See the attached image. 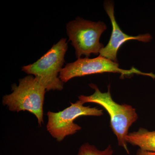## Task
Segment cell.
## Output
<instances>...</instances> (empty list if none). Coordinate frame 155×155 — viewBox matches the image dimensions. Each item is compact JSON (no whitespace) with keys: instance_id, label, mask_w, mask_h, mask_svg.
<instances>
[{"instance_id":"6da1fadb","label":"cell","mask_w":155,"mask_h":155,"mask_svg":"<svg viewBox=\"0 0 155 155\" xmlns=\"http://www.w3.org/2000/svg\"><path fill=\"white\" fill-rule=\"evenodd\" d=\"M90 86L94 90L91 95H81L79 100L84 104L92 103L102 107L108 112L110 119V126L113 133L117 137L118 145L125 150L127 154L129 151L126 141L128 130L138 119V115L135 109L127 104H119L112 98L110 92V85L107 92H102L97 87L93 84Z\"/></svg>"},{"instance_id":"7a4b0ae2","label":"cell","mask_w":155,"mask_h":155,"mask_svg":"<svg viewBox=\"0 0 155 155\" xmlns=\"http://www.w3.org/2000/svg\"><path fill=\"white\" fill-rule=\"evenodd\" d=\"M67 49V39L61 38L35 63L22 67V71L34 75L46 91L62 90L64 83L59 75L63 68Z\"/></svg>"},{"instance_id":"3957f363","label":"cell","mask_w":155,"mask_h":155,"mask_svg":"<svg viewBox=\"0 0 155 155\" xmlns=\"http://www.w3.org/2000/svg\"><path fill=\"white\" fill-rule=\"evenodd\" d=\"M11 94L3 97V104L14 112L27 111L37 118L39 125L43 121V105L46 90L31 75L19 79V85L12 86Z\"/></svg>"},{"instance_id":"277c9868","label":"cell","mask_w":155,"mask_h":155,"mask_svg":"<svg viewBox=\"0 0 155 155\" xmlns=\"http://www.w3.org/2000/svg\"><path fill=\"white\" fill-rule=\"evenodd\" d=\"M107 28L102 22H92L80 18L67 24V34L75 48L78 59L82 55L89 57L91 54H100L104 48L100 42V38Z\"/></svg>"},{"instance_id":"5b68a950","label":"cell","mask_w":155,"mask_h":155,"mask_svg":"<svg viewBox=\"0 0 155 155\" xmlns=\"http://www.w3.org/2000/svg\"><path fill=\"white\" fill-rule=\"evenodd\" d=\"M63 110L57 113L48 111L47 129L51 135L58 142L62 141L66 136L75 134L81 127L74 123L75 119L81 116H101L103 110L83 105L80 100Z\"/></svg>"},{"instance_id":"8992f818","label":"cell","mask_w":155,"mask_h":155,"mask_svg":"<svg viewBox=\"0 0 155 155\" xmlns=\"http://www.w3.org/2000/svg\"><path fill=\"white\" fill-rule=\"evenodd\" d=\"M104 72L120 73L123 78L125 75L130 76L136 74L155 79V74L152 72H142L134 67L130 70L122 69L119 68L118 63L100 56L93 59L79 58L73 63L67 64L61 70L59 78L66 83L73 78Z\"/></svg>"},{"instance_id":"52a82bcc","label":"cell","mask_w":155,"mask_h":155,"mask_svg":"<svg viewBox=\"0 0 155 155\" xmlns=\"http://www.w3.org/2000/svg\"><path fill=\"white\" fill-rule=\"evenodd\" d=\"M104 8L110 19L113 30L110 41L107 45L102 49L99 56L117 63V52L119 48L125 42L135 40L144 43L151 41L152 37L149 33L138 36H129L124 33L117 24L114 16V5L113 2L107 1L104 3Z\"/></svg>"},{"instance_id":"ba28073f","label":"cell","mask_w":155,"mask_h":155,"mask_svg":"<svg viewBox=\"0 0 155 155\" xmlns=\"http://www.w3.org/2000/svg\"><path fill=\"white\" fill-rule=\"evenodd\" d=\"M126 141L127 143L138 147L142 150L155 152V130L149 131L141 127L137 131L128 133Z\"/></svg>"},{"instance_id":"9c48e42d","label":"cell","mask_w":155,"mask_h":155,"mask_svg":"<svg viewBox=\"0 0 155 155\" xmlns=\"http://www.w3.org/2000/svg\"><path fill=\"white\" fill-rule=\"evenodd\" d=\"M114 150L109 145L104 150L98 149L94 145L89 143H84L81 146L77 155H113Z\"/></svg>"},{"instance_id":"30bf717a","label":"cell","mask_w":155,"mask_h":155,"mask_svg":"<svg viewBox=\"0 0 155 155\" xmlns=\"http://www.w3.org/2000/svg\"><path fill=\"white\" fill-rule=\"evenodd\" d=\"M136 155H155V152L145 151L139 149L137 152Z\"/></svg>"}]
</instances>
